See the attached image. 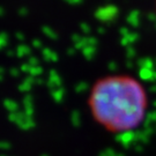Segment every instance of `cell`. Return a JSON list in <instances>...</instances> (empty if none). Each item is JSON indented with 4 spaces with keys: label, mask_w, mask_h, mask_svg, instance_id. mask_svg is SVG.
<instances>
[{
    "label": "cell",
    "mask_w": 156,
    "mask_h": 156,
    "mask_svg": "<svg viewBox=\"0 0 156 156\" xmlns=\"http://www.w3.org/2000/svg\"><path fill=\"white\" fill-rule=\"evenodd\" d=\"M93 123L111 135L139 129L149 111V95L136 76L126 73L108 74L95 80L86 97Z\"/></svg>",
    "instance_id": "obj_1"
}]
</instances>
